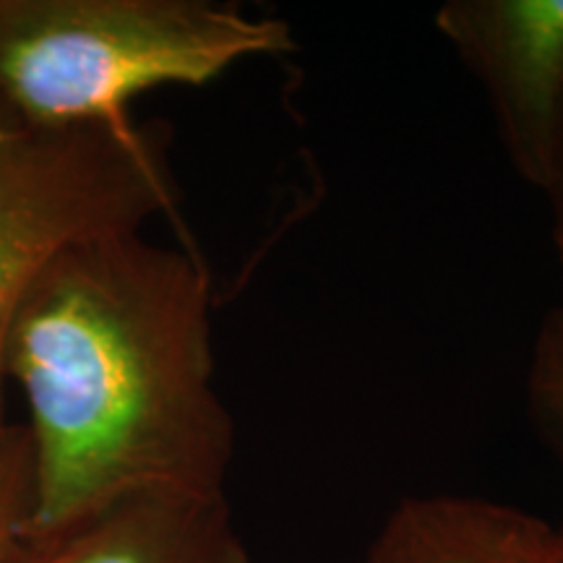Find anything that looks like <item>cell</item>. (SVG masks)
<instances>
[{
  "label": "cell",
  "mask_w": 563,
  "mask_h": 563,
  "mask_svg": "<svg viewBox=\"0 0 563 563\" xmlns=\"http://www.w3.org/2000/svg\"><path fill=\"white\" fill-rule=\"evenodd\" d=\"M527 410L563 460V302L548 311L534 336L527 371Z\"/></svg>",
  "instance_id": "52a82bcc"
},
{
  "label": "cell",
  "mask_w": 563,
  "mask_h": 563,
  "mask_svg": "<svg viewBox=\"0 0 563 563\" xmlns=\"http://www.w3.org/2000/svg\"><path fill=\"white\" fill-rule=\"evenodd\" d=\"M559 540H561V543H559V563H563V532L559 530Z\"/></svg>",
  "instance_id": "30bf717a"
},
{
  "label": "cell",
  "mask_w": 563,
  "mask_h": 563,
  "mask_svg": "<svg viewBox=\"0 0 563 563\" xmlns=\"http://www.w3.org/2000/svg\"><path fill=\"white\" fill-rule=\"evenodd\" d=\"M290 51L287 21L211 0H0V118L123 123L146 91Z\"/></svg>",
  "instance_id": "7a4b0ae2"
},
{
  "label": "cell",
  "mask_w": 563,
  "mask_h": 563,
  "mask_svg": "<svg viewBox=\"0 0 563 563\" xmlns=\"http://www.w3.org/2000/svg\"><path fill=\"white\" fill-rule=\"evenodd\" d=\"M559 530L470 496L407 498L373 540L368 563H559Z\"/></svg>",
  "instance_id": "8992f818"
},
{
  "label": "cell",
  "mask_w": 563,
  "mask_h": 563,
  "mask_svg": "<svg viewBox=\"0 0 563 563\" xmlns=\"http://www.w3.org/2000/svg\"><path fill=\"white\" fill-rule=\"evenodd\" d=\"M433 21L483 87L514 170L543 191L563 102V0H449Z\"/></svg>",
  "instance_id": "277c9868"
},
{
  "label": "cell",
  "mask_w": 563,
  "mask_h": 563,
  "mask_svg": "<svg viewBox=\"0 0 563 563\" xmlns=\"http://www.w3.org/2000/svg\"><path fill=\"white\" fill-rule=\"evenodd\" d=\"M543 194L551 203V220H553V245L559 266L563 274V102L559 110V123L553 133V152H551V170L543 186Z\"/></svg>",
  "instance_id": "9c48e42d"
},
{
  "label": "cell",
  "mask_w": 563,
  "mask_h": 563,
  "mask_svg": "<svg viewBox=\"0 0 563 563\" xmlns=\"http://www.w3.org/2000/svg\"><path fill=\"white\" fill-rule=\"evenodd\" d=\"M5 563H251L224 496H139L47 532Z\"/></svg>",
  "instance_id": "5b68a950"
},
{
  "label": "cell",
  "mask_w": 563,
  "mask_h": 563,
  "mask_svg": "<svg viewBox=\"0 0 563 563\" xmlns=\"http://www.w3.org/2000/svg\"><path fill=\"white\" fill-rule=\"evenodd\" d=\"M175 203L157 131L133 121L24 125L0 118V428L5 336L34 282L76 245L141 232Z\"/></svg>",
  "instance_id": "3957f363"
},
{
  "label": "cell",
  "mask_w": 563,
  "mask_h": 563,
  "mask_svg": "<svg viewBox=\"0 0 563 563\" xmlns=\"http://www.w3.org/2000/svg\"><path fill=\"white\" fill-rule=\"evenodd\" d=\"M32 509V446L26 426L0 428V563L9 561Z\"/></svg>",
  "instance_id": "ba28073f"
},
{
  "label": "cell",
  "mask_w": 563,
  "mask_h": 563,
  "mask_svg": "<svg viewBox=\"0 0 563 563\" xmlns=\"http://www.w3.org/2000/svg\"><path fill=\"white\" fill-rule=\"evenodd\" d=\"M211 311L201 258L141 232L76 245L34 282L3 347L30 407L24 532L139 496H224L235 420Z\"/></svg>",
  "instance_id": "6da1fadb"
}]
</instances>
